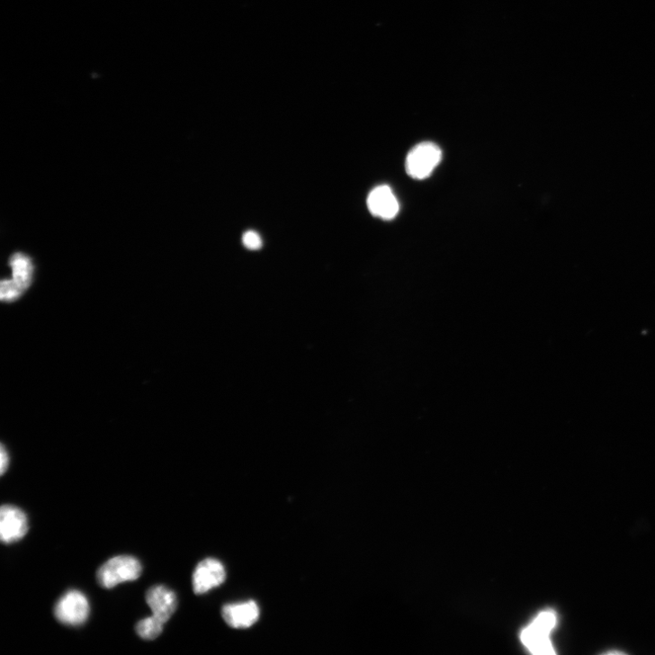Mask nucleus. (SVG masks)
Wrapping results in <instances>:
<instances>
[{"instance_id":"nucleus-1","label":"nucleus","mask_w":655,"mask_h":655,"mask_svg":"<svg viewBox=\"0 0 655 655\" xmlns=\"http://www.w3.org/2000/svg\"><path fill=\"white\" fill-rule=\"evenodd\" d=\"M142 572L140 561L130 555H120L107 561L97 571V581L105 589L136 581Z\"/></svg>"},{"instance_id":"nucleus-2","label":"nucleus","mask_w":655,"mask_h":655,"mask_svg":"<svg viewBox=\"0 0 655 655\" xmlns=\"http://www.w3.org/2000/svg\"><path fill=\"white\" fill-rule=\"evenodd\" d=\"M557 617L553 611L540 613L521 633V640L525 647L534 654H553V645L550 633L555 627Z\"/></svg>"},{"instance_id":"nucleus-3","label":"nucleus","mask_w":655,"mask_h":655,"mask_svg":"<svg viewBox=\"0 0 655 655\" xmlns=\"http://www.w3.org/2000/svg\"><path fill=\"white\" fill-rule=\"evenodd\" d=\"M443 158L440 147L433 142H423L414 147L407 155L406 173L415 180L430 177Z\"/></svg>"},{"instance_id":"nucleus-4","label":"nucleus","mask_w":655,"mask_h":655,"mask_svg":"<svg viewBox=\"0 0 655 655\" xmlns=\"http://www.w3.org/2000/svg\"><path fill=\"white\" fill-rule=\"evenodd\" d=\"M13 279L4 280L0 287V298L5 301L19 299L31 286L33 279L34 265L31 259L22 253L14 254L10 259Z\"/></svg>"},{"instance_id":"nucleus-5","label":"nucleus","mask_w":655,"mask_h":655,"mask_svg":"<svg viewBox=\"0 0 655 655\" xmlns=\"http://www.w3.org/2000/svg\"><path fill=\"white\" fill-rule=\"evenodd\" d=\"M91 613L88 598L79 591L71 590L67 592L55 606L54 615L56 619L68 626H79L85 624Z\"/></svg>"},{"instance_id":"nucleus-6","label":"nucleus","mask_w":655,"mask_h":655,"mask_svg":"<svg viewBox=\"0 0 655 655\" xmlns=\"http://www.w3.org/2000/svg\"><path fill=\"white\" fill-rule=\"evenodd\" d=\"M226 579L223 564L212 558L202 561L193 576V588L196 595H204L221 586Z\"/></svg>"},{"instance_id":"nucleus-7","label":"nucleus","mask_w":655,"mask_h":655,"mask_svg":"<svg viewBox=\"0 0 655 655\" xmlns=\"http://www.w3.org/2000/svg\"><path fill=\"white\" fill-rule=\"evenodd\" d=\"M28 532V516L22 509L10 505L0 509V539L3 543H16L23 539Z\"/></svg>"},{"instance_id":"nucleus-8","label":"nucleus","mask_w":655,"mask_h":655,"mask_svg":"<svg viewBox=\"0 0 655 655\" xmlns=\"http://www.w3.org/2000/svg\"><path fill=\"white\" fill-rule=\"evenodd\" d=\"M146 602L151 609L152 615L164 624L172 618L178 606L176 594L164 586L149 588L146 594Z\"/></svg>"},{"instance_id":"nucleus-9","label":"nucleus","mask_w":655,"mask_h":655,"mask_svg":"<svg viewBox=\"0 0 655 655\" xmlns=\"http://www.w3.org/2000/svg\"><path fill=\"white\" fill-rule=\"evenodd\" d=\"M221 615L229 626L234 629H246L258 622L260 608L255 601L230 604L223 606Z\"/></svg>"},{"instance_id":"nucleus-10","label":"nucleus","mask_w":655,"mask_h":655,"mask_svg":"<svg viewBox=\"0 0 655 655\" xmlns=\"http://www.w3.org/2000/svg\"><path fill=\"white\" fill-rule=\"evenodd\" d=\"M367 206L373 216L386 220L394 219L399 211V202L388 185L373 189L368 196Z\"/></svg>"},{"instance_id":"nucleus-11","label":"nucleus","mask_w":655,"mask_h":655,"mask_svg":"<svg viewBox=\"0 0 655 655\" xmlns=\"http://www.w3.org/2000/svg\"><path fill=\"white\" fill-rule=\"evenodd\" d=\"M164 624H166L152 615L136 624V633L141 639L152 641L161 634Z\"/></svg>"},{"instance_id":"nucleus-12","label":"nucleus","mask_w":655,"mask_h":655,"mask_svg":"<svg viewBox=\"0 0 655 655\" xmlns=\"http://www.w3.org/2000/svg\"><path fill=\"white\" fill-rule=\"evenodd\" d=\"M242 242L245 247L249 250H259L263 246L262 238L256 231L245 232L242 237Z\"/></svg>"},{"instance_id":"nucleus-13","label":"nucleus","mask_w":655,"mask_h":655,"mask_svg":"<svg viewBox=\"0 0 655 655\" xmlns=\"http://www.w3.org/2000/svg\"><path fill=\"white\" fill-rule=\"evenodd\" d=\"M0 459H2L0 460V472L4 475L8 470L10 464V456L4 444H2V449H0Z\"/></svg>"}]
</instances>
